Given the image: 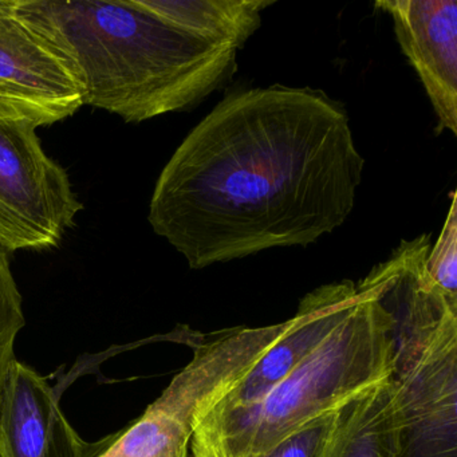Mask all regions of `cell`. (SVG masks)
Returning <instances> with one entry per match:
<instances>
[{"instance_id":"obj_9","label":"cell","mask_w":457,"mask_h":457,"mask_svg":"<svg viewBox=\"0 0 457 457\" xmlns=\"http://www.w3.org/2000/svg\"><path fill=\"white\" fill-rule=\"evenodd\" d=\"M361 295L357 283L347 279L320 286L304 295L298 312L290 318V328L277 344L202 416L224 413L262 400L336 330Z\"/></svg>"},{"instance_id":"obj_10","label":"cell","mask_w":457,"mask_h":457,"mask_svg":"<svg viewBox=\"0 0 457 457\" xmlns=\"http://www.w3.org/2000/svg\"><path fill=\"white\" fill-rule=\"evenodd\" d=\"M403 422L392 377L339 409L326 457H403Z\"/></svg>"},{"instance_id":"obj_2","label":"cell","mask_w":457,"mask_h":457,"mask_svg":"<svg viewBox=\"0 0 457 457\" xmlns=\"http://www.w3.org/2000/svg\"><path fill=\"white\" fill-rule=\"evenodd\" d=\"M65 63L84 105L127 122L188 111L237 71V50L187 33L138 0H14Z\"/></svg>"},{"instance_id":"obj_12","label":"cell","mask_w":457,"mask_h":457,"mask_svg":"<svg viewBox=\"0 0 457 457\" xmlns=\"http://www.w3.org/2000/svg\"><path fill=\"white\" fill-rule=\"evenodd\" d=\"M23 301L10 266L9 253L0 250V403L14 355L15 339L25 328Z\"/></svg>"},{"instance_id":"obj_13","label":"cell","mask_w":457,"mask_h":457,"mask_svg":"<svg viewBox=\"0 0 457 457\" xmlns=\"http://www.w3.org/2000/svg\"><path fill=\"white\" fill-rule=\"evenodd\" d=\"M427 270L433 282L451 298L457 299V196L452 194L451 207L443 231L430 248Z\"/></svg>"},{"instance_id":"obj_3","label":"cell","mask_w":457,"mask_h":457,"mask_svg":"<svg viewBox=\"0 0 457 457\" xmlns=\"http://www.w3.org/2000/svg\"><path fill=\"white\" fill-rule=\"evenodd\" d=\"M361 298L336 330L262 400L194 422V457H263L280 441L339 411L395 370V318L366 275Z\"/></svg>"},{"instance_id":"obj_14","label":"cell","mask_w":457,"mask_h":457,"mask_svg":"<svg viewBox=\"0 0 457 457\" xmlns=\"http://www.w3.org/2000/svg\"><path fill=\"white\" fill-rule=\"evenodd\" d=\"M339 411L323 414L280 441L263 457H326L338 425Z\"/></svg>"},{"instance_id":"obj_1","label":"cell","mask_w":457,"mask_h":457,"mask_svg":"<svg viewBox=\"0 0 457 457\" xmlns=\"http://www.w3.org/2000/svg\"><path fill=\"white\" fill-rule=\"evenodd\" d=\"M365 160L323 90L227 93L157 179L149 223L192 270L307 247L346 221Z\"/></svg>"},{"instance_id":"obj_8","label":"cell","mask_w":457,"mask_h":457,"mask_svg":"<svg viewBox=\"0 0 457 457\" xmlns=\"http://www.w3.org/2000/svg\"><path fill=\"white\" fill-rule=\"evenodd\" d=\"M395 37L416 71L443 129L457 135V2L379 0Z\"/></svg>"},{"instance_id":"obj_4","label":"cell","mask_w":457,"mask_h":457,"mask_svg":"<svg viewBox=\"0 0 457 457\" xmlns=\"http://www.w3.org/2000/svg\"><path fill=\"white\" fill-rule=\"evenodd\" d=\"M379 298L395 318L403 457H457V303L416 267L390 272Z\"/></svg>"},{"instance_id":"obj_6","label":"cell","mask_w":457,"mask_h":457,"mask_svg":"<svg viewBox=\"0 0 457 457\" xmlns=\"http://www.w3.org/2000/svg\"><path fill=\"white\" fill-rule=\"evenodd\" d=\"M84 106L79 85L49 45L0 0V119L46 127Z\"/></svg>"},{"instance_id":"obj_7","label":"cell","mask_w":457,"mask_h":457,"mask_svg":"<svg viewBox=\"0 0 457 457\" xmlns=\"http://www.w3.org/2000/svg\"><path fill=\"white\" fill-rule=\"evenodd\" d=\"M120 433L87 443L47 379L21 361L12 362L0 403V457H97Z\"/></svg>"},{"instance_id":"obj_5","label":"cell","mask_w":457,"mask_h":457,"mask_svg":"<svg viewBox=\"0 0 457 457\" xmlns=\"http://www.w3.org/2000/svg\"><path fill=\"white\" fill-rule=\"evenodd\" d=\"M37 128L0 119V250L7 253L57 247L84 208Z\"/></svg>"},{"instance_id":"obj_11","label":"cell","mask_w":457,"mask_h":457,"mask_svg":"<svg viewBox=\"0 0 457 457\" xmlns=\"http://www.w3.org/2000/svg\"><path fill=\"white\" fill-rule=\"evenodd\" d=\"M170 25L220 46L240 50L261 29L272 0H138Z\"/></svg>"}]
</instances>
